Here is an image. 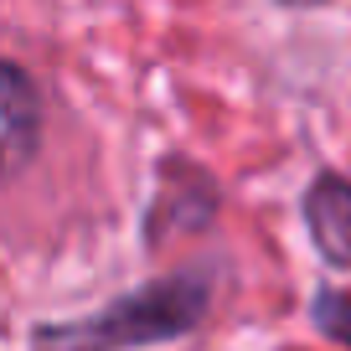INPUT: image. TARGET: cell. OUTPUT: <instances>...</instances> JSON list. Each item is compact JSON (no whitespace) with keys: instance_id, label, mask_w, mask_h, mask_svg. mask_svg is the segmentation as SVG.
<instances>
[{"instance_id":"obj_1","label":"cell","mask_w":351,"mask_h":351,"mask_svg":"<svg viewBox=\"0 0 351 351\" xmlns=\"http://www.w3.org/2000/svg\"><path fill=\"white\" fill-rule=\"evenodd\" d=\"M42 134V104L21 67L0 62V181H11L36 150Z\"/></svg>"},{"instance_id":"obj_2","label":"cell","mask_w":351,"mask_h":351,"mask_svg":"<svg viewBox=\"0 0 351 351\" xmlns=\"http://www.w3.org/2000/svg\"><path fill=\"white\" fill-rule=\"evenodd\" d=\"M305 222L315 248L326 253L330 263L351 269V181L341 176H320L305 197Z\"/></svg>"},{"instance_id":"obj_3","label":"cell","mask_w":351,"mask_h":351,"mask_svg":"<svg viewBox=\"0 0 351 351\" xmlns=\"http://www.w3.org/2000/svg\"><path fill=\"white\" fill-rule=\"evenodd\" d=\"M320 326L330 330V336H341V341H351V300H320Z\"/></svg>"},{"instance_id":"obj_4","label":"cell","mask_w":351,"mask_h":351,"mask_svg":"<svg viewBox=\"0 0 351 351\" xmlns=\"http://www.w3.org/2000/svg\"><path fill=\"white\" fill-rule=\"evenodd\" d=\"M289 5H315V0H289Z\"/></svg>"}]
</instances>
